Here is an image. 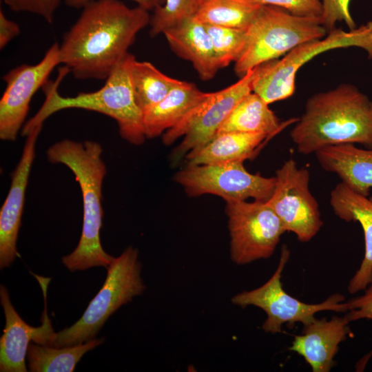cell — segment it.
<instances>
[{
  "label": "cell",
  "mask_w": 372,
  "mask_h": 372,
  "mask_svg": "<svg viewBox=\"0 0 372 372\" xmlns=\"http://www.w3.org/2000/svg\"><path fill=\"white\" fill-rule=\"evenodd\" d=\"M329 203L337 216L347 222H358L364 232V258L348 285L349 292L353 294L372 284V200L341 182L331 192Z\"/></svg>",
  "instance_id": "17"
},
{
  "label": "cell",
  "mask_w": 372,
  "mask_h": 372,
  "mask_svg": "<svg viewBox=\"0 0 372 372\" xmlns=\"http://www.w3.org/2000/svg\"><path fill=\"white\" fill-rule=\"evenodd\" d=\"M20 27L9 19L0 9V49H3L13 39L20 34Z\"/></svg>",
  "instance_id": "32"
},
{
  "label": "cell",
  "mask_w": 372,
  "mask_h": 372,
  "mask_svg": "<svg viewBox=\"0 0 372 372\" xmlns=\"http://www.w3.org/2000/svg\"><path fill=\"white\" fill-rule=\"evenodd\" d=\"M211 38L220 69L235 63L246 43V30L205 24Z\"/></svg>",
  "instance_id": "26"
},
{
  "label": "cell",
  "mask_w": 372,
  "mask_h": 372,
  "mask_svg": "<svg viewBox=\"0 0 372 372\" xmlns=\"http://www.w3.org/2000/svg\"><path fill=\"white\" fill-rule=\"evenodd\" d=\"M104 338L72 346L54 347L30 343L28 348V364L32 372H72L82 356L101 344Z\"/></svg>",
  "instance_id": "23"
},
{
  "label": "cell",
  "mask_w": 372,
  "mask_h": 372,
  "mask_svg": "<svg viewBox=\"0 0 372 372\" xmlns=\"http://www.w3.org/2000/svg\"><path fill=\"white\" fill-rule=\"evenodd\" d=\"M209 94L183 81L161 101L143 112L146 138L160 136L174 127Z\"/></svg>",
  "instance_id": "20"
},
{
  "label": "cell",
  "mask_w": 372,
  "mask_h": 372,
  "mask_svg": "<svg viewBox=\"0 0 372 372\" xmlns=\"http://www.w3.org/2000/svg\"><path fill=\"white\" fill-rule=\"evenodd\" d=\"M349 311L345 314L349 322L366 319L372 320V285L365 293L347 302Z\"/></svg>",
  "instance_id": "31"
},
{
  "label": "cell",
  "mask_w": 372,
  "mask_h": 372,
  "mask_svg": "<svg viewBox=\"0 0 372 372\" xmlns=\"http://www.w3.org/2000/svg\"><path fill=\"white\" fill-rule=\"evenodd\" d=\"M0 299L6 325L0 338V371L26 372L25 357L32 341L39 344L52 346L56 332L45 309L41 325L34 327L27 324L12 304L7 289L1 285Z\"/></svg>",
  "instance_id": "14"
},
{
  "label": "cell",
  "mask_w": 372,
  "mask_h": 372,
  "mask_svg": "<svg viewBox=\"0 0 372 372\" xmlns=\"http://www.w3.org/2000/svg\"><path fill=\"white\" fill-rule=\"evenodd\" d=\"M289 256V249L283 246L278 267L271 277L258 288L235 295L231 298L232 303L242 307L253 305L262 309L267 318L262 328L271 333L281 332L285 324L293 325L300 322L306 325L313 321L315 314L320 311H349L347 302H342L344 296L340 293H334L317 304L305 303L288 294L283 289L281 278Z\"/></svg>",
  "instance_id": "8"
},
{
  "label": "cell",
  "mask_w": 372,
  "mask_h": 372,
  "mask_svg": "<svg viewBox=\"0 0 372 372\" xmlns=\"http://www.w3.org/2000/svg\"><path fill=\"white\" fill-rule=\"evenodd\" d=\"M130 80L136 103L143 112L183 82L163 74L152 63L139 61L136 57L130 67Z\"/></svg>",
  "instance_id": "24"
},
{
  "label": "cell",
  "mask_w": 372,
  "mask_h": 372,
  "mask_svg": "<svg viewBox=\"0 0 372 372\" xmlns=\"http://www.w3.org/2000/svg\"><path fill=\"white\" fill-rule=\"evenodd\" d=\"M261 5H269L285 9L300 17H320L322 7L320 0H254Z\"/></svg>",
  "instance_id": "30"
},
{
  "label": "cell",
  "mask_w": 372,
  "mask_h": 372,
  "mask_svg": "<svg viewBox=\"0 0 372 372\" xmlns=\"http://www.w3.org/2000/svg\"><path fill=\"white\" fill-rule=\"evenodd\" d=\"M262 6L254 0H203L194 17L204 24L246 30Z\"/></svg>",
  "instance_id": "25"
},
{
  "label": "cell",
  "mask_w": 372,
  "mask_h": 372,
  "mask_svg": "<svg viewBox=\"0 0 372 372\" xmlns=\"http://www.w3.org/2000/svg\"><path fill=\"white\" fill-rule=\"evenodd\" d=\"M43 125L32 129L20 161L12 174L11 185L0 211V268L10 266L18 256L17 240L21 226L30 169L35 156V145Z\"/></svg>",
  "instance_id": "15"
},
{
  "label": "cell",
  "mask_w": 372,
  "mask_h": 372,
  "mask_svg": "<svg viewBox=\"0 0 372 372\" xmlns=\"http://www.w3.org/2000/svg\"><path fill=\"white\" fill-rule=\"evenodd\" d=\"M327 32L320 17L297 16L277 6L262 5L246 30V43L234 63V72L240 78L301 44L324 37Z\"/></svg>",
  "instance_id": "5"
},
{
  "label": "cell",
  "mask_w": 372,
  "mask_h": 372,
  "mask_svg": "<svg viewBox=\"0 0 372 372\" xmlns=\"http://www.w3.org/2000/svg\"><path fill=\"white\" fill-rule=\"evenodd\" d=\"M269 136L263 133L225 132L186 155L187 165L220 164L252 158Z\"/></svg>",
  "instance_id": "21"
},
{
  "label": "cell",
  "mask_w": 372,
  "mask_h": 372,
  "mask_svg": "<svg viewBox=\"0 0 372 372\" xmlns=\"http://www.w3.org/2000/svg\"><path fill=\"white\" fill-rule=\"evenodd\" d=\"M258 66L249 70L235 83L209 96L182 121L163 134V142L171 145L183 136L174 152L173 159L178 160L190 152L196 151L216 136L218 129L236 105L253 91Z\"/></svg>",
  "instance_id": "10"
},
{
  "label": "cell",
  "mask_w": 372,
  "mask_h": 372,
  "mask_svg": "<svg viewBox=\"0 0 372 372\" xmlns=\"http://www.w3.org/2000/svg\"><path fill=\"white\" fill-rule=\"evenodd\" d=\"M289 135L304 155L341 144L371 147L372 102L351 84L315 94L307 100Z\"/></svg>",
  "instance_id": "2"
},
{
  "label": "cell",
  "mask_w": 372,
  "mask_h": 372,
  "mask_svg": "<svg viewBox=\"0 0 372 372\" xmlns=\"http://www.w3.org/2000/svg\"><path fill=\"white\" fill-rule=\"evenodd\" d=\"M163 34L172 51L191 62L202 81H209L214 77L220 67L204 23L192 17Z\"/></svg>",
  "instance_id": "18"
},
{
  "label": "cell",
  "mask_w": 372,
  "mask_h": 372,
  "mask_svg": "<svg viewBox=\"0 0 372 372\" xmlns=\"http://www.w3.org/2000/svg\"><path fill=\"white\" fill-rule=\"evenodd\" d=\"M135 56L127 53L105 79L103 86L92 92H81L74 96L60 95L58 87L70 72L65 66L59 70L54 81L43 86L45 99L39 111L23 127L26 136L37 126L43 125L50 116L65 109L79 108L94 111L114 119L121 136L130 143L142 144L145 137L143 112L137 105L130 80V67Z\"/></svg>",
  "instance_id": "4"
},
{
  "label": "cell",
  "mask_w": 372,
  "mask_h": 372,
  "mask_svg": "<svg viewBox=\"0 0 372 372\" xmlns=\"http://www.w3.org/2000/svg\"><path fill=\"white\" fill-rule=\"evenodd\" d=\"M322 7V23L327 31L335 28L337 22L344 21L349 30L356 28L349 11L351 0H320Z\"/></svg>",
  "instance_id": "28"
},
{
  "label": "cell",
  "mask_w": 372,
  "mask_h": 372,
  "mask_svg": "<svg viewBox=\"0 0 372 372\" xmlns=\"http://www.w3.org/2000/svg\"><path fill=\"white\" fill-rule=\"evenodd\" d=\"M322 169L336 174L354 192L369 196L372 188V147L341 144L324 147L316 154Z\"/></svg>",
  "instance_id": "19"
},
{
  "label": "cell",
  "mask_w": 372,
  "mask_h": 372,
  "mask_svg": "<svg viewBox=\"0 0 372 372\" xmlns=\"http://www.w3.org/2000/svg\"><path fill=\"white\" fill-rule=\"evenodd\" d=\"M276 186L267 203L281 220L286 231L302 242L311 240L323 222L318 201L310 188V174L289 158L276 172Z\"/></svg>",
  "instance_id": "12"
},
{
  "label": "cell",
  "mask_w": 372,
  "mask_h": 372,
  "mask_svg": "<svg viewBox=\"0 0 372 372\" xmlns=\"http://www.w3.org/2000/svg\"><path fill=\"white\" fill-rule=\"evenodd\" d=\"M269 105L256 93H249L234 108L216 135L225 132H243L273 136L285 124L280 121Z\"/></svg>",
  "instance_id": "22"
},
{
  "label": "cell",
  "mask_w": 372,
  "mask_h": 372,
  "mask_svg": "<svg viewBox=\"0 0 372 372\" xmlns=\"http://www.w3.org/2000/svg\"><path fill=\"white\" fill-rule=\"evenodd\" d=\"M93 0H65V4L74 9H81L86 3ZM149 12L154 11L162 6L165 0H131Z\"/></svg>",
  "instance_id": "33"
},
{
  "label": "cell",
  "mask_w": 372,
  "mask_h": 372,
  "mask_svg": "<svg viewBox=\"0 0 372 372\" xmlns=\"http://www.w3.org/2000/svg\"><path fill=\"white\" fill-rule=\"evenodd\" d=\"M357 47L372 59V21L348 31L334 28L327 36L298 45L282 58L258 66L254 92L267 104L287 99L296 90L299 69L313 57L337 48Z\"/></svg>",
  "instance_id": "7"
},
{
  "label": "cell",
  "mask_w": 372,
  "mask_h": 372,
  "mask_svg": "<svg viewBox=\"0 0 372 372\" xmlns=\"http://www.w3.org/2000/svg\"><path fill=\"white\" fill-rule=\"evenodd\" d=\"M225 212L234 263L245 265L272 256L286 230L267 202L227 201Z\"/></svg>",
  "instance_id": "9"
},
{
  "label": "cell",
  "mask_w": 372,
  "mask_h": 372,
  "mask_svg": "<svg viewBox=\"0 0 372 372\" xmlns=\"http://www.w3.org/2000/svg\"><path fill=\"white\" fill-rule=\"evenodd\" d=\"M102 152L97 142L68 139L54 143L47 150L48 159L52 163L63 164L73 172L82 194L81 236L76 249L62 258L63 264L70 271H83L93 267L107 269L114 259L103 250L100 240L103 216L102 185L106 174Z\"/></svg>",
  "instance_id": "3"
},
{
  "label": "cell",
  "mask_w": 372,
  "mask_h": 372,
  "mask_svg": "<svg viewBox=\"0 0 372 372\" xmlns=\"http://www.w3.org/2000/svg\"><path fill=\"white\" fill-rule=\"evenodd\" d=\"M63 1L65 0H3L11 10L37 15L48 23L53 22L54 14Z\"/></svg>",
  "instance_id": "29"
},
{
  "label": "cell",
  "mask_w": 372,
  "mask_h": 372,
  "mask_svg": "<svg viewBox=\"0 0 372 372\" xmlns=\"http://www.w3.org/2000/svg\"><path fill=\"white\" fill-rule=\"evenodd\" d=\"M59 45L53 43L35 65L22 64L3 76L6 84L0 100V138L14 141L30 108L33 95L59 65Z\"/></svg>",
  "instance_id": "13"
},
{
  "label": "cell",
  "mask_w": 372,
  "mask_h": 372,
  "mask_svg": "<svg viewBox=\"0 0 372 372\" xmlns=\"http://www.w3.org/2000/svg\"><path fill=\"white\" fill-rule=\"evenodd\" d=\"M150 17L148 10L118 0L88 2L63 37L60 64L78 79L105 80L149 24Z\"/></svg>",
  "instance_id": "1"
},
{
  "label": "cell",
  "mask_w": 372,
  "mask_h": 372,
  "mask_svg": "<svg viewBox=\"0 0 372 372\" xmlns=\"http://www.w3.org/2000/svg\"><path fill=\"white\" fill-rule=\"evenodd\" d=\"M203 0H165L153 11L149 21V35L163 34L183 21L194 17Z\"/></svg>",
  "instance_id": "27"
},
{
  "label": "cell",
  "mask_w": 372,
  "mask_h": 372,
  "mask_svg": "<svg viewBox=\"0 0 372 372\" xmlns=\"http://www.w3.org/2000/svg\"><path fill=\"white\" fill-rule=\"evenodd\" d=\"M174 180L184 187L189 196L214 194L226 202L250 198L267 202L276 182L275 176L264 177L249 172L242 161L187 165L175 174Z\"/></svg>",
  "instance_id": "11"
},
{
  "label": "cell",
  "mask_w": 372,
  "mask_h": 372,
  "mask_svg": "<svg viewBox=\"0 0 372 372\" xmlns=\"http://www.w3.org/2000/svg\"><path fill=\"white\" fill-rule=\"evenodd\" d=\"M349 320L333 316L315 318L304 325L302 334L295 335L289 349L304 358L313 372H329L335 365L339 344L350 334Z\"/></svg>",
  "instance_id": "16"
},
{
  "label": "cell",
  "mask_w": 372,
  "mask_h": 372,
  "mask_svg": "<svg viewBox=\"0 0 372 372\" xmlns=\"http://www.w3.org/2000/svg\"><path fill=\"white\" fill-rule=\"evenodd\" d=\"M138 256V250L129 247L114 258L107 268L103 285L81 318L71 327L56 333L52 347L72 346L94 339L112 314L143 292L145 286L141 277V264Z\"/></svg>",
  "instance_id": "6"
}]
</instances>
